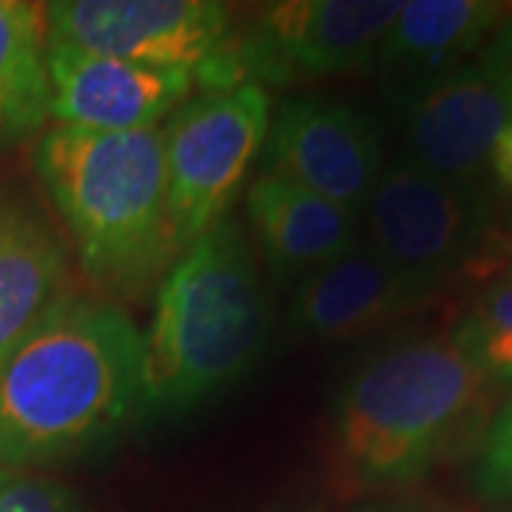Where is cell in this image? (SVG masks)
Instances as JSON below:
<instances>
[{
    "label": "cell",
    "mask_w": 512,
    "mask_h": 512,
    "mask_svg": "<svg viewBox=\"0 0 512 512\" xmlns=\"http://www.w3.org/2000/svg\"><path fill=\"white\" fill-rule=\"evenodd\" d=\"M143 404V333L111 302L66 293L0 362V467L97 450Z\"/></svg>",
    "instance_id": "cell-1"
},
{
    "label": "cell",
    "mask_w": 512,
    "mask_h": 512,
    "mask_svg": "<svg viewBox=\"0 0 512 512\" xmlns=\"http://www.w3.org/2000/svg\"><path fill=\"white\" fill-rule=\"evenodd\" d=\"M271 336V302L234 220L208 228L160 279L143 333L140 419L188 413L248 376Z\"/></svg>",
    "instance_id": "cell-2"
},
{
    "label": "cell",
    "mask_w": 512,
    "mask_h": 512,
    "mask_svg": "<svg viewBox=\"0 0 512 512\" xmlns=\"http://www.w3.org/2000/svg\"><path fill=\"white\" fill-rule=\"evenodd\" d=\"M35 171L94 285L140 296L163 279L180 248L168 217L160 128L57 126L37 143Z\"/></svg>",
    "instance_id": "cell-3"
},
{
    "label": "cell",
    "mask_w": 512,
    "mask_h": 512,
    "mask_svg": "<svg viewBox=\"0 0 512 512\" xmlns=\"http://www.w3.org/2000/svg\"><path fill=\"white\" fill-rule=\"evenodd\" d=\"M487 382L450 336L384 350L342 387L333 453L345 481L367 490L421 478L481 416Z\"/></svg>",
    "instance_id": "cell-4"
},
{
    "label": "cell",
    "mask_w": 512,
    "mask_h": 512,
    "mask_svg": "<svg viewBox=\"0 0 512 512\" xmlns=\"http://www.w3.org/2000/svg\"><path fill=\"white\" fill-rule=\"evenodd\" d=\"M402 0H291L268 6L245 35L231 37L194 80L205 92L245 80L288 83L299 77L356 72L376 60Z\"/></svg>",
    "instance_id": "cell-5"
},
{
    "label": "cell",
    "mask_w": 512,
    "mask_h": 512,
    "mask_svg": "<svg viewBox=\"0 0 512 512\" xmlns=\"http://www.w3.org/2000/svg\"><path fill=\"white\" fill-rule=\"evenodd\" d=\"M268 126V92L256 83L205 92L174 111L163 131V157L168 217L180 251L225 220Z\"/></svg>",
    "instance_id": "cell-6"
},
{
    "label": "cell",
    "mask_w": 512,
    "mask_h": 512,
    "mask_svg": "<svg viewBox=\"0 0 512 512\" xmlns=\"http://www.w3.org/2000/svg\"><path fill=\"white\" fill-rule=\"evenodd\" d=\"M46 43L197 74L231 40V9L211 0L43 3Z\"/></svg>",
    "instance_id": "cell-7"
},
{
    "label": "cell",
    "mask_w": 512,
    "mask_h": 512,
    "mask_svg": "<svg viewBox=\"0 0 512 512\" xmlns=\"http://www.w3.org/2000/svg\"><path fill=\"white\" fill-rule=\"evenodd\" d=\"M365 211L370 248L433 288L473 256L490 220L470 185L441 180L404 154L384 165Z\"/></svg>",
    "instance_id": "cell-8"
},
{
    "label": "cell",
    "mask_w": 512,
    "mask_h": 512,
    "mask_svg": "<svg viewBox=\"0 0 512 512\" xmlns=\"http://www.w3.org/2000/svg\"><path fill=\"white\" fill-rule=\"evenodd\" d=\"M382 168L379 128L367 111L350 103L293 97L268 126L265 171L353 214L365 211Z\"/></svg>",
    "instance_id": "cell-9"
},
{
    "label": "cell",
    "mask_w": 512,
    "mask_h": 512,
    "mask_svg": "<svg viewBox=\"0 0 512 512\" xmlns=\"http://www.w3.org/2000/svg\"><path fill=\"white\" fill-rule=\"evenodd\" d=\"M402 106L404 157L453 183H470L487 168L495 137L512 120L504 86L487 57L407 89Z\"/></svg>",
    "instance_id": "cell-10"
},
{
    "label": "cell",
    "mask_w": 512,
    "mask_h": 512,
    "mask_svg": "<svg viewBox=\"0 0 512 512\" xmlns=\"http://www.w3.org/2000/svg\"><path fill=\"white\" fill-rule=\"evenodd\" d=\"M430 293L433 285L402 274L370 245H353L296 282L288 328L311 342H350L404 319Z\"/></svg>",
    "instance_id": "cell-11"
},
{
    "label": "cell",
    "mask_w": 512,
    "mask_h": 512,
    "mask_svg": "<svg viewBox=\"0 0 512 512\" xmlns=\"http://www.w3.org/2000/svg\"><path fill=\"white\" fill-rule=\"evenodd\" d=\"M46 46L52 114L60 126L83 131L151 128L183 103L194 86V74L185 69H157L60 43Z\"/></svg>",
    "instance_id": "cell-12"
},
{
    "label": "cell",
    "mask_w": 512,
    "mask_h": 512,
    "mask_svg": "<svg viewBox=\"0 0 512 512\" xmlns=\"http://www.w3.org/2000/svg\"><path fill=\"white\" fill-rule=\"evenodd\" d=\"M248 217L279 282L302 279L356 245L359 214L268 171L248 188Z\"/></svg>",
    "instance_id": "cell-13"
},
{
    "label": "cell",
    "mask_w": 512,
    "mask_h": 512,
    "mask_svg": "<svg viewBox=\"0 0 512 512\" xmlns=\"http://www.w3.org/2000/svg\"><path fill=\"white\" fill-rule=\"evenodd\" d=\"M69 262L46 217L0 191V362L66 296Z\"/></svg>",
    "instance_id": "cell-14"
},
{
    "label": "cell",
    "mask_w": 512,
    "mask_h": 512,
    "mask_svg": "<svg viewBox=\"0 0 512 512\" xmlns=\"http://www.w3.org/2000/svg\"><path fill=\"white\" fill-rule=\"evenodd\" d=\"M510 18L507 3L490 0H413L387 29L379 66L413 86L456 69L458 60L490 40ZM410 86V89H413Z\"/></svg>",
    "instance_id": "cell-15"
},
{
    "label": "cell",
    "mask_w": 512,
    "mask_h": 512,
    "mask_svg": "<svg viewBox=\"0 0 512 512\" xmlns=\"http://www.w3.org/2000/svg\"><path fill=\"white\" fill-rule=\"evenodd\" d=\"M43 6L0 0V140L35 134L52 114Z\"/></svg>",
    "instance_id": "cell-16"
},
{
    "label": "cell",
    "mask_w": 512,
    "mask_h": 512,
    "mask_svg": "<svg viewBox=\"0 0 512 512\" xmlns=\"http://www.w3.org/2000/svg\"><path fill=\"white\" fill-rule=\"evenodd\" d=\"M450 339L484 382L512 387V279L481 293Z\"/></svg>",
    "instance_id": "cell-17"
},
{
    "label": "cell",
    "mask_w": 512,
    "mask_h": 512,
    "mask_svg": "<svg viewBox=\"0 0 512 512\" xmlns=\"http://www.w3.org/2000/svg\"><path fill=\"white\" fill-rule=\"evenodd\" d=\"M0 512H80L74 495L52 478L0 467Z\"/></svg>",
    "instance_id": "cell-18"
},
{
    "label": "cell",
    "mask_w": 512,
    "mask_h": 512,
    "mask_svg": "<svg viewBox=\"0 0 512 512\" xmlns=\"http://www.w3.org/2000/svg\"><path fill=\"white\" fill-rule=\"evenodd\" d=\"M478 487L484 495L512 504V402L495 416L484 436Z\"/></svg>",
    "instance_id": "cell-19"
},
{
    "label": "cell",
    "mask_w": 512,
    "mask_h": 512,
    "mask_svg": "<svg viewBox=\"0 0 512 512\" xmlns=\"http://www.w3.org/2000/svg\"><path fill=\"white\" fill-rule=\"evenodd\" d=\"M484 57L493 63L495 74H498V80H501V86H504V94H507V103H510L512 109V23H504L498 32L490 40V46H487V52Z\"/></svg>",
    "instance_id": "cell-20"
},
{
    "label": "cell",
    "mask_w": 512,
    "mask_h": 512,
    "mask_svg": "<svg viewBox=\"0 0 512 512\" xmlns=\"http://www.w3.org/2000/svg\"><path fill=\"white\" fill-rule=\"evenodd\" d=\"M487 168L493 171L495 183L501 185V188H507V191H512V120L495 137Z\"/></svg>",
    "instance_id": "cell-21"
},
{
    "label": "cell",
    "mask_w": 512,
    "mask_h": 512,
    "mask_svg": "<svg viewBox=\"0 0 512 512\" xmlns=\"http://www.w3.org/2000/svg\"><path fill=\"white\" fill-rule=\"evenodd\" d=\"M356 512H416L410 507H402V504H370V507H362Z\"/></svg>",
    "instance_id": "cell-22"
},
{
    "label": "cell",
    "mask_w": 512,
    "mask_h": 512,
    "mask_svg": "<svg viewBox=\"0 0 512 512\" xmlns=\"http://www.w3.org/2000/svg\"><path fill=\"white\" fill-rule=\"evenodd\" d=\"M507 274H510L507 279H512V254H510V262H507Z\"/></svg>",
    "instance_id": "cell-23"
}]
</instances>
